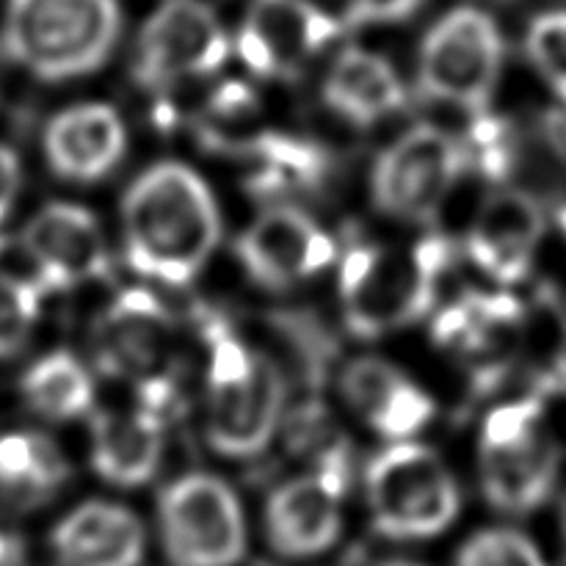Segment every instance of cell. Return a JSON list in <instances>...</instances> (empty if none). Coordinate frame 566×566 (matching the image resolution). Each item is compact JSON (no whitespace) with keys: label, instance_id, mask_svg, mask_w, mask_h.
<instances>
[{"label":"cell","instance_id":"19","mask_svg":"<svg viewBox=\"0 0 566 566\" xmlns=\"http://www.w3.org/2000/svg\"><path fill=\"white\" fill-rule=\"evenodd\" d=\"M171 321L149 293H125L111 307L99 326V363L116 376H142L155 381V370L164 363Z\"/></svg>","mask_w":566,"mask_h":566},{"label":"cell","instance_id":"24","mask_svg":"<svg viewBox=\"0 0 566 566\" xmlns=\"http://www.w3.org/2000/svg\"><path fill=\"white\" fill-rule=\"evenodd\" d=\"M39 318V285L0 271V359L14 357Z\"/></svg>","mask_w":566,"mask_h":566},{"label":"cell","instance_id":"28","mask_svg":"<svg viewBox=\"0 0 566 566\" xmlns=\"http://www.w3.org/2000/svg\"><path fill=\"white\" fill-rule=\"evenodd\" d=\"M22 186V169L20 160H17L14 149L0 144V227L9 219L11 208H14V199L20 193Z\"/></svg>","mask_w":566,"mask_h":566},{"label":"cell","instance_id":"27","mask_svg":"<svg viewBox=\"0 0 566 566\" xmlns=\"http://www.w3.org/2000/svg\"><path fill=\"white\" fill-rule=\"evenodd\" d=\"M426 0H352L346 11V25H379V22L407 20Z\"/></svg>","mask_w":566,"mask_h":566},{"label":"cell","instance_id":"2","mask_svg":"<svg viewBox=\"0 0 566 566\" xmlns=\"http://www.w3.org/2000/svg\"><path fill=\"white\" fill-rule=\"evenodd\" d=\"M122 28L116 0H9L6 55L42 81H70L99 70Z\"/></svg>","mask_w":566,"mask_h":566},{"label":"cell","instance_id":"5","mask_svg":"<svg viewBox=\"0 0 566 566\" xmlns=\"http://www.w3.org/2000/svg\"><path fill=\"white\" fill-rule=\"evenodd\" d=\"M442 254L437 247L398 249L357 247L343 263L346 321L357 335L376 337L412 324L434 296V274Z\"/></svg>","mask_w":566,"mask_h":566},{"label":"cell","instance_id":"10","mask_svg":"<svg viewBox=\"0 0 566 566\" xmlns=\"http://www.w3.org/2000/svg\"><path fill=\"white\" fill-rule=\"evenodd\" d=\"M230 53L219 20L202 0H166L138 33L133 77L160 92L219 70Z\"/></svg>","mask_w":566,"mask_h":566},{"label":"cell","instance_id":"1","mask_svg":"<svg viewBox=\"0 0 566 566\" xmlns=\"http://www.w3.org/2000/svg\"><path fill=\"white\" fill-rule=\"evenodd\" d=\"M221 216L208 182L182 164L144 171L122 202V241L138 274L166 285L191 282L213 254Z\"/></svg>","mask_w":566,"mask_h":566},{"label":"cell","instance_id":"14","mask_svg":"<svg viewBox=\"0 0 566 566\" xmlns=\"http://www.w3.org/2000/svg\"><path fill=\"white\" fill-rule=\"evenodd\" d=\"M340 479L332 470L291 479L269 497L265 536L282 558H313L329 551L343 531Z\"/></svg>","mask_w":566,"mask_h":566},{"label":"cell","instance_id":"16","mask_svg":"<svg viewBox=\"0 0 566 566\" xmlns=\"http://www.w3.org/2000/svg\"><path fill=\"white\" fill-rule=\"evenodd\" d=\"M545 235V216L534 197L523 191H497L481 205L470 230V258L501 285L528 274L536 247Z\"/></svg>","mask_w":566,"mask_h":566},{"label":"cell","instance_id":"26","mask_svg":"<svg viewBox=\"0 0 566 566\" xmlns=\"http://www.w3.org/2000/svg\"><path fill=\"white\" fill-rule=\"evenodd\" d=\"M525 48L536 70L566 105V11H545L536 17L525 36Z\"/></svg>","mask_w":566,"mask_h":566},{"label":"cell","instance_id":"32","mask_svg":"<svg viewBox=\"0 0 566 566\" xmlns=\"http://www.w3.org/2000/svg\"><path fill=\"white\" fill-rule=\"evenodd\" d=\"M564 547H566V512H564Z\"/></svg>","mask_w":566,"mask_h":566},{"label":"cell","instance_id":"13","mask_svg":"<svg viewBox=\"0 0 566 566\" xmlns=\"http://www.w3.org/2000/svg\"><path fill=\"white\" fill-rule=\"evenodd\" d=\"M39 285L70 291L108 271V247L94 213L77 205H44L22 232Z\"/></svg>","mask_w":566,"mask_h":566},{"label":"cell","instance_id":"30","mask_svg":"<svg viewBox=\"0 0 566 566\" xmlns=\"http://www.w3.org/2000/svg\"><path fill=\"white\" fill-rule=\"evenodd\" d=\"M379 566H420V564H415V562H401V558H398V562H385V564H379Z\"/></svg>","mask_w":566,"mask_h":566},{"label":"cell","instance_id":"29","mask_svg":"<svg viewBox=\"0 0 566 566\" xmlns=\"http://www.w3.org/2000/svg\"><path fill=\"white\" fill-rule=\"evenodd\" d=\"M25 558V542L9 528H0V566H20Z\"/></svg>","mask_w":566,"mask_h":566},{"label":"cell","instance_id":"21","mask_svg":"<svg viewBox=\"0 0 566 566\" xmlns=\"http://www.w3.org/2000/svg\"><path fill=\"white\" fill-rule=\"evenodd\" d=\"M324 97L352 125H376L403 105V83L381 55L348 48L337 55L324 83Z\"/></svg>","mask_w":566,"mask_h":566},{"label":"cell","instance_id":"20","mask_svg":"<svg viewBox=\"0 0 566 566\" xmlns=\"http://www.w3.org/2000/svg\"><path fill=\"white\" fill-rule=\"evenodd\" d=\"M164 457V429L153 409L99 412L92 423V462L116 486L147 484Z\"/></svg>","mask_w":566,"mask_h":566},{"label":"cell","instance_id":"23","mask_svg":"<svg viewBox=\"0 0 566 566\" xmlns=\"http://www.w3.org/2000/svg\"><path fill=\"white\" fill-rule=\"evenodd\" d=\"M22 398L42 418L75 420L92 409L94 385L75 354L53 352L25 370Z\"/></svg>","mask_w":566,"mask_h":566},{"label":"cell","instance_id":"12","mask_svg":"<svg viewBox=\"0 0 566 566\" xmlns=\"http://www.w3.org/2000/svg\"><path fill=\"white\" fill-rule=\"evenodd\" d=\"M337 22L310 0H252L238 33V53L265 77H291L321 53Z\"/></svg>","mask_w":566,"mask_h":566},{"label":"cell","instance_id":"7","mask_svg":"<svg viewBox=\"0 0 566 566\" xmlns=\"http://www.w3.org/2000/svg\"><path fill=\"white\" fill-rule=\"evenodd\" d=\"M536 398L495 409L481 437V486L486 501L509 514H528L551 497L558 451L542 434Z\"/></svg>","mask_w":566,"mask_h":566},{"label":"cell","instance_id":"22","mask_svg":"<svg viewBox=\"0 0 566 566\" xmlns=\"http://www.w3.org/2000/svg\"><path fill=\"white\" fill-rule=\"evenodd\" d=\"M70 468L50 437L11 431L0 437V497L17 509H36L59 495Z\"/></svg>","mask_w":566,"mask_h":566},{"label":"cell","instance_id":"31","mask_svg":"<svg viewBox=\"0 0 566 566\" xmlns=\"http://www.w3.org/2000/svg\"><path fill=\"white\" fill-rule=\"evenodd\" d=\"M562 227H564V232H566V208L562 210Z\"/></svg>","mask_w":566,"mask_h":566},{"label":"cell","instance_id":"9","mask_svg":"<svg viewBox=\"0 0 566 566\" xmlns=\"http://www.w3.org/2000/svg\"><path fill=\"white\" fill-rule=\"evenodd\" d=\"M462 142L434 125H418L390 144L376 160L374 205L398 221L426 224L464 169Z\"/></svg>","mask_w":566,"mask_h":566},{"label":"cell","instance_id":"11","mask_svg":"<svg viewBox=\"0 0 566 566\" xmlns=\"http://www.w3.org/2000/svg\"><path fill=\"white\" fill-rule=\"evenodd\" d=\"M238 258L258 285L285 291L321 274L335 258V241L302 210L269 208L238 238Z\"/></svg>","mask_w":566,"mask_h":566},{"label":"cell","instance_id":"17","mask_svg":"<svg viewBox=\"0 0 566 566\" xmlns=\"http://www.w3.org/2000/svg\"><path fill=\"white\" fill-rule=\"evenodd\" d=\"M125 122L105 103L64 108L44 130V155L61 180L94 182L125 155Z\"/></svg>","mask_w":566,"mask_h":566},{"label":"cell","instance_id":"8","mask_svg":"<svg viewBox=\"0 0 566 566\" xmlns=\"http://www.w3.org/2000/svg\"><path fill=\"white\" fill-rule=\"evenodd\" d=\"M420 88L462 111H484L503 66L497 22L481 9H453L426 33L418 61Z\"/></svg>","mask_w":566,"mask_h":566},{"label":"cell","instance_id":"25","mask_svg":"<svg viewBox=\"0 0 566 566\" xmlns=\"http://www.w3.org/2000/svg\"><path fill=\"white\" fill-rule=\"evenodd\" d=\"M453 566H547L539 547L520 531L490 528L470 536Z\"/></svg>","mask_w":566,"mask_h":566},{"label":"cell","instance_id":"3","mask_svg":"<svg viewBox=\"0 0 566 566\" xmlns=\"http://www.w3.org/2000/svg\"><path fill=\"white\" fill-rule=\"evenodd\" d=\"M370 523L401 542L440 536L459 514V490L451 470L431 448L392 442L365 473Z\"/></svg>","mask_w":566,"mask_h":566},{"label":"cell","instance_id":"6","mask_svg":"<svg viewBox=\"0 0 566 566\" xmlns=\"http://www.w3.org/2000/svg\"><path fill=\"white\" fill-rule=\"evenodd\" d=\"M158 539L171 566H238L247 520L235 492L208 473L171 481L158 501Z\"/></svg>","mask_w":566,"mask_h":566},{"label":"cell","instance_id":"18","mask_svg":"<svg viewBox=\"0 0 566 566\" xmlns=\"http://www.w3.org/2000/svg\"><path fill=\"white\" fill-rule=\"evenodd\" d=\"M50 547L59 566H142L147 534L130 509L88 501L55 525Z\"/></svg>","mask_w":566,"mask_h":566},{"label":"cell","instance_id":"4","mask_svg":"<svg viewBox=\"0 0 566 566\" xmlns=\"http://www.w3.org/2000/svg\"><path fill=\"white\" fill-rule=\"evenodd\" d=\"M285 409V379L265 354L238 340L216 346L210 359L208 440L213 451L247 459L269 448Z\"/></svg>","mask_w":566,"mask_h":566},{"label":"cell","instance_id":"15","mask_svg":"<svg viewBox=\"0 0 566 566\" xmlns=\"http://www.w3.org/2000/svg\"><path fill=\"white\" fill-rule=\"evenodd\" d=\"M340 390L354 415L392 442L412 440L434 418L429 392L385 359H354L343 370Z\"/></svg>","mask_w":566,"mask_h":566}]
</instances>
